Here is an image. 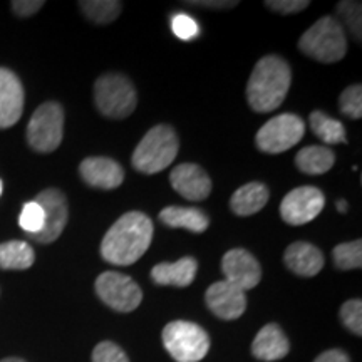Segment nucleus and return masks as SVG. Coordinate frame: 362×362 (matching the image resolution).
<instances>
[{"label": "nucleus", "instance_id": "nucleus-35", "mask_svg": "<svg viewBox=\"0 0 362 362\" xmlns=\"http://www.w3.org/2000/svg\"><path fill=\"white\" fill-rule=\"evenodd\" d=\"M187 6L193 7H205V8H232L237 7L238 2L233 0H192V2H185Z\"/></svg>", "mask_w": 362, "mask_h": 362}, {"label": "nucleus", "instance_id": "nucleus-9", "mask_svg": "<svg viewBox=\"0 0 362 362\" xmlns=\"http://www.w3.org/2000/svg\"><path fill=\"white\" fill-rule=\"evenodd\" d=\"M98 297L117 312H133L143 300L139 285L119 272H104L96 280Z\"/></svg>", "mask_w": 362, "mask_h": 362}, {"label": "nucleus", "instance_id": "nucleus-13", "mask_svg": "<svg viewBox=\"0 0 362 362\" xmlns=\"http://www.w3.org/2000/svg\"><path fill=\"white\" fill-rule=\"evenodd\" d=\"M205 300L208 309L223 320L238 319L247 309L245 292L226 280L210 285L205 293Z\"/></svg>", "mask_w": 362, "mask_h": 362}, {"label": "nucleus", "instance_id": "nucleus-8", "mask_svg": "<svg viewBox=\"0 0 362 362\" xmlns=\"http://www.w3.org/2000/svg\"><path fill=\"white\" fill-rule=\"evenodd\" d=\"M305 134V124L297 115L285 112L272 117L270 121L262 126L257 133L255 143L260 151L269 153V155H280V153L288 151L302 141Z\"/></svg>", "mask_w": 362, "mask_h": 362}, {"label": "nucleus", "instance_id": "nucleus-2", "mask_svg": "<svg viewBox=\"0 0 362 362\" xmlns=\"http://www.w3.org/2000/svg\"><path fill=\"white\" fill-rule=\"evenodd\" d=\"M292 83L287 62L279 56H265L253 67L247 83V99L253 111L272 112L282 106Z\"/></svg>", "mask_w": 362, "mask_h": 362}, {"label": "nucleus", "instance_id": "nucleus-24", "mask_svg": "<svg viewBox=\"0 0 362 362\" xmlns=\"http://www.w3.org/2000/svg\"><path fill=\"white\" fill-rule=\"evenodd\" d=\"M312 133L327 144L346 143V128L341 121L334 119L322 111H314L309 117Z\"/></svg>", "mask_w": 362, "mask_h": 362}, {"label": "nucleus", "instance_id": "nucleus-14", "mask_svg": "<svg viewBox=\"0 0 362 362\" xmlns=\"http://www.w3.org/2000/svg\"><path fill=\"white\" fill-rule=\"evenodd\" d=\"M24 112V88L11 69L0 67V129L12 128Z\"/></svg>", "mask_w": 362, "mask_h": 362}, {"label": "nucleus", "instance_id": "nucleus-1", "mask_svg": "<svg viewBox=\"0 0 362 362\" xmlns=\"http://www.w3.org/2000/svg\"><path fill=\"white\" fill-rule=\"evenodd\" d=\"M153 240V221L141 211H128L115 221L101 242V257L112 265H133Z\"/></svg>", "mask_w": 362, "mask_h": 362}, {"label": "nucleus", "instance_id": "nucleus-10", "mask_svg": "<svg viewBox=\"0 0 362 362\" xmlns=\"http://www.w3.org/2000/svg\"><path fill=\"white\" fill-rule=\"evenodd\" d=\"M35 202L42 206L45 221L39 233L30 235V238L39 243H52L64 232L69 220V205L66 194L57 188H47L40 192Z\"/></svg>", "mask_w": 362, "mask_h": 362}, {"label": "nucleus", "instance_id": "nucleus-16", "mask_svg": "<svg viewBox=\"0 0 362 362\" xmlns=\"http://www.w3.org/2000/svg\"><path fill=\"white\" fill-rule=\"evenodd\" d=\"M79 173L89 187L99 189H115L124 181V170L111 158L93 156L81 163Z\"/></svg>", "mask_w": 362, "mask_h": 362}, {"label": "nucleus", "instance_id": "nucleus-34", "mask_svg": "<svg viewBox=\"0 0 362 362\" xmlns=\"http://www.w3.org/2000/svg\"><path fill=\"white\" fill-rule=\"evenodd\" d=\"M13 13L19 17H30L44 7L42 0H13L11 4Z\"/></svg>", "mask_w": 362, "mask_h": 362}, {"label": "nucleus", "instance_id": "nucleus-19", "mask_svg": "<svg viewBox=\"0 0 362 362\" xmlns=\"http://www.w3.org/2000/svg\"><path fill=\"white\" fill-rule=\"evenodd\" d=\"M198 262L193 257H183L173 264H158L153 267L151 279L156 285H171V287H188L197 277Z\"/></svg>", "mask_w": 362, "mask_h": 362}, {"label": "nucleus", "instance_id": "nucleus-31", "mask_svg": "<svg viewBox=\"0 0 362 362\" xmlns=\"http://www.w3.org/2000/svg\"><path fill=\"white\" fill-rule=\"evenodd\" d=\"M93 362H129V359L117 344L104 341L94 347Z\"/></svg>", "mask_w": 362, "mask_h": 362}, {"label": "nucleus", "instance_id": "nucleus-21", "mask_svg": "<svg viewBox=\"0 0 362 362\" xmlns=\"http://www.w3.org/2000/svg\"><path fill=\"white\" fill-rule=\"evenodd\" d=\"M269 188L264 183H253L243 185L237 192L232 194V200H230V206L232 211L238 216H250L259 214L269 202Z\"/></svg>", "mask_w": 362, "mask_h": 362}, {"label": "nucleus", "instance_id": "nucleus-5", "mask_svg": "<svg viewBox=\"0 0 362 362\" xmlns=\"http://www.w3.org/2000/svg\"><path fill=\"white\" fill-rule=\"evenodd\" d=\"M94 101L101 115L111 119H124L136 110L138 94L126 76L104 74L94 86Z\"/></svg>", "mask_w": 362, "mask_h": 362}, {"label": "nucleus", "instance_id": "nucleus-4", "mask_svg": "<svg viewBox=\"0 0 362 362\" xmlns=\"http://www.w3.org/2000/svg\"><path fill=\"white\" fill-rule=\"evenodd\" d=\"M298 49L315 61L324 64L342 61L347 52V39L341 22L334 17H322L302 34Z\"/></svg>", "mask_w": 362, "mask_h": 362}, {"label": "nucleus", "instance_id": "nucleus-20", "mask_svg": "<svg viewBox=\"0 0 362 362\" xmlns=\"http://www.w3.org/2000/svg\"><path fill=\"white\" fill-rule=\"evenodd\" d=\"M160 220L171 228H185L193 233L206 232L210 218L200 208L192 206H166L160 214Z\"/></svg>", "mask_w": 362, "mask_h": 362}, {"label": "nucleus", "instance_id": "nucleus-3", "mask_svg": "<svg viewBox=\"0 0 362 362\" xmlns=\"http://www.w3.org/2000/svg\"><path fill=\"white\" fill-rule=\"evenodd\" d=\"M178 149L180 141L175 129L168 124H158L136 146L131 163L139 173L155 175L168 168L178 155Z\"/></svg>", "mask_w": 362, "mask_h": 362}, {"label": "nucleus", "instance_id": "nucleus-32", "mask_svg": "<svg viewBox=\"0 0 362 362\" xmlns=\"http://www.w3.org/2000/svg\"><path fill=\"white\" fill-rule=\"evenodd\" d=\"M171 29H173V34L181 40H192L200 33V27H198L197 22L192 17L187 16V13H178V16L173 17L171 21Z\"/></svg>", "mask_w": 362, "mask_h": 362}, {"label": "nucleus", "instance_id": "nucleus-7", "mask_svg": "<svg viewBox=\"0 0 362 362\" xmlns=\"http://www.w3.org/2000/svg\"><path fill=\"white\" fill-rule=\"evenodd\" d=\"M64 136V110L59 103L47 101L34 111L27 124V141L37 153H52Z\"/></svg>", "mask_w": 362, "mask_h": 362}, {"label": "nucleus", "instance_id": "nucleus-17", "mask_svg": "<svg viewBox=\"0 0 362 362\" xmlns=\"http://www.w3.org/2000/svg\"><path fill=\"white\" fill-rule=\"evenodd\" d=\"M291 351V342L284 330L277 324H269L262 327L253 339L252 354L260 361H280Z\"/></svg>", "mask_w": 362, "mask_h": 362}, {"label": "nucleus", "instance_id": "nucleus-11", "mask_svg": "<svg viewBox=\"0 0 362 362\" xmlns=\"http://www.w3.org/2000/svg\"><path fill=\"white\" fill-rule=\"evenodd\" d=\"M325 205L324 193L315 187H300L285 194L280 205V215L285 223L298 226L319 216Z\"/></svg>", "mask_w": 362, "mask_h": 362}, {"label": "nucleus", "instance_id": "nucleus-38", "mask_svg": "<svg viewBox=\"0 0 362 362\" xmlns=\"http://www.w3.org/2000/svg\"><path fill=\"white\" fill-rule=\"evenodd\" d=\"M337 210L341 211V214H342V211H346L347 210V203L346 202H337Z\"/></svg>", "mask_w": 362, "mask_h": 362}, {"label": "nucleus", "instance_id": "nucleus-28", "mask_svg": "<svg viewBox=\"0 0 362 362\" xmlns=\"http://www.w3.org/2000/svg\"><path fill=\"white\" fill-rule=\"evenodd\" d=\"M44 221H45V215H44L42 206H40L35 200L25 203L21 211L19 225L24 232L29 233V237L30 235L39 233L40 230L44 228Z\"/></svg>", "mask_w": 362, "mask_h": 362}, {"label": "nucleus", "instance_id": "nucleus-30", "mask_svg": "<svg viewBox=\"0 0 362 362\" xmlns=\"http://www.w3.org/2000/svg\"><path fill=\"white\" fill-rule=\"evenodd\" d=\"M341 320L356 336H362V302L361 298L347 300L341 307Z\"/></svg>", "mask_w": 362, "mask_h": 362}, {"label": "nucleus", "instance_id": "nucleus-39", "mask_svg": "<svg viewBox=\"0 0 362 362\" xmlns=\"http://www.w3.org/2000/svg\"><path fill=\"white\" fill-rule=\"evenodd\" d=\"M2 188H4L2 187V181H0V194H2Z\"/></svg>", "mask_w": 362, "mask_h": 362}, {"label": "nucleus", "instance_id": "nucleus-15", "mask_svg": "<svg viewBox=\"0 0 362 362\" xmlns=\"http://www.w3.org/2000/svg\"><path fill=\"white\" fill-rule=\"evenodd\" d=\"M171 187L189 202L206 200L211 193V180L202 166L183 163L170 175Z\"/></svg>", "mask_w": 362, "mask_h": 362}, {"label": "nucleus", "instance_id": "nucleus-26", "mask_svg": "<svg viewBox=\"0 0 362 362\" xmlns=\"http://www.w3.org/2000/svg\"><path fill=\"white\" fill-rule=\"evenodd\" d=\"M334 264L341 270H354L362 267V242L356 240V242L341 243L334 248L332 252Z\"/></svg>", "mask_w": 362, "mask_h": 362}, {"label": "nucleus", "instance_id": "nucleus-23", "mask_svg": "<svg viewBox=\"0 0 362 362\" xmlns=\"http://www.w3.org/2000/svg\"><path fill=\"white\" fill-rule=\"evenodd\" d=\"M34 248L22 240H11L0 243V269L25 270L34 265Z\"/></svg>", "mask_w": 362, "mask_h": 362}, {"label": "nucleus", "instance_id": "nucleus-37", "mask_svg": "<svg viewBox=\"0 0 362 362\" xmlns=\"http://www.w3.org/2000/svg\"><path fill=\"white\" fill-rule=\"evenodd\" d=\"M0 362H25V361L21 359V357H7V359H2Z\"/></svg>", "mask_w": 362, "mask_h": 362}, {"label": "nucleus", "instance_id": "nucleus-18", "mask_svg": "<svg viewBox=\"0 0 362 362\" xmlns=\"http://www.w3.org/2000/svg\"><path fill=\"white\" fill-rule=\"evenodd\" d=\"M284 262L288 270L300 277H314L324 267V255L307 242H296L285 250Z\"/></svg>", "mask_w": 362, "mask_h": 362}, {"label": "nucleus", "instance_id": "nucleus-33", "mask_svg": "<svg viewBox=\"0 0 362 362\" xmlns=\"http://www.w3.org/2000/svg\"><path fill=\"white\" fill-rule=\"evenodd\" d=\"M265 6L269 7L270 11L288 16V13L305 11V8L310 6V2L309 0H267Z\"/></svg>", "mask_w": 362, "mask_h": 362}, {"label": "nucleus", "instance_id": "nucleus-12", "mask_svg": "<svg viewBox=\"0 0 362 362\" xmlns=\"http://www.w3.org/2000/svg\"><path fill=\"white\" fill-rule=\"evenodd\" d=\"M221 270L226 282L233 284L240 291L247 292L257 287L262 280V269L255 257L243 248H233L221 259Z\"/></svg>", "mask_w": 362, "mask_h": 362}, {"label": "nucleus", "instance_id": "nucleus-27", "mask_svg": "<svg viewBox=\"0 0 362 362\" xmlns=\"http://www.w3.org/2000/svg\"><path fill=\"white\" fill-rule=\"evenodd\" d=\"M337 16L346 24L351 34L354 35L357 42L362 39V17H361V2H351V0H344L337 4Z\"/></svg>", "mask_w": 362, "mask_h": 362}, {"label": "nucleus", "instance_id": "nucleus-29", "mask_svg": "<svg viewBox=\"0 0 362 362\" xmlns=\"http://www.w3.org/2000/svg\"><path fill=\"white\" fill-rule=\"evenodd\" d=\"M339 110L351 119L362 117V88L361 84H352L339 98Z\"/></svg>", "mask_w": 362, "mask_h": 362}, {"label": "nucleus", "instance_id": "nucleus-6", "mask_svg": "<svg viewBox=\"0 0 362 362\" xmlns=\"http://www.w3.org/2000/svg\"><path fill=\"white\" fill-rule=\"evenodd\" d=\"M163 344L176 362H200L210 351V337L200 325L173 320L163 329Z\"/></svg>", "mask_w": 362, "mask_h": 362}, {"label": "nucleus", "instance_id": "nucleus-22", "mask_svg": "<svg viewBox=\"0 0 362 362\" xmlns=\"http://www.w3.org/2000/svg\"><path fill=\"white\" fill-rule=\"evenodd\" d=\"M336 163V155L327 146H305L297 153L296 165L305 175H324Z\"/></svg>", "mask_w": 362, "mask_h": 362}, {"label": "nucleus", "instance_id": "nucleus-25", "mask_svg": "<svg viewBox=\"0 0 362 362\" xmlns=\"http://www.w3.org/2000/svg\"><path fill=\"white\" fill-rule=\"evenodd\" d=\"M79 7L94 24H111L123 11V4L117 0H81Z\"/></svg>", "mask_w": 362, "mask_h": 362}, {"label": "nucleus", "instance_id": "nucleus-36", "mask_svg": "<svg viewBox=\"0 0 362 362\" xmlns=\"http://www.w3.org/2000/svg\"><path fill=\"white\" fill-rule=\"evenodd\" d=\"M314 362H351L346 352L339 349H330L320 354Z\"/></svg>", "mask_w": 362, "mask_h": 362}]
</instances>
